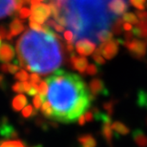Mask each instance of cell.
<instances>
[{"label": "cell", "mask_w": 147, "mask_h": 147, "mask_svg": "<svg viewBox=\"0 0 147 147\" xmlns=\"http://www.w3.org/2000/svg\"><path fill=\"white\" fill-rule=\"evenodd\" d=\"M0 39H1V36H0Z\"/></svg>", "instance_id": "obj_59"}, {"label": "cell", "mask_w": 147, "mask_h": 147, "mask_svg": "<svg viewBox=\"0 0 147 147\" xmlns=\"http://www.w3.org/2000/svg\"><path fill=\"white\" fill-rule=\"evenodd\" d=\"M132 33H133L135 36L147 39V21L146 20H140L136 25V27L132 30Z\"/></svg>", "instance_id": "obj_18"}, {"label": "cell", "mask_w": 147, "mask_h": 147, "mask_svg": "<svg viewBox=\"0 0 147 147\" xmlns=\"http://www.w3.org/2000/svg\"><path fill=\"white\" fill-rule=\"evenodd\" d=\"M106 0H68L69 9L76 11L85 23L89 37L96 44L98 30H104L111 26V22L117 18L106 8Z\"/></svg>", "instance_id": "obj_3"}, {"label": "cell", "mask_w": 147, "mask_h": 147, "mask_svg": "<svg viewBox=\"0 0 147 147\" xmlns=\"http://www.w3.org/2000/svg\"><path fill=\"white\" fill-rule=\"evenodd\" d=\"M122 19H123V21L130 23V24H134V25H137L138 23L140 22L139 20H138V17L135 16V13H125L122 16Z\"/></svg>", "instance_id": "obj_26"}, {"label": "cell", "mask_w": 147, "mask_h": 147, "mask_svg": "<svg viewBox=\"0 0 147 147\" xmlns=\"http://www.w3.org/2000/svg\"><path fill=\"white\" fill-rule=\"evenodd\" d=\"M112 39H113V33H111L110 31L106 30V29L98 31V34H96V43H105Z\"/></svg>", "instance_id": "obj_22"}, {"label": "cell", "mask_w": 147, "mask_h": 147, "mask_svg": "<svg viewBox=\"0 0 147 147\" xmlns=\"http://www.w3.org/2000/svg\"><path fill=\"white\" fill-rule=\"evenodd\" d=\"M146 8H147V4H146Z\"/></svg>", "instance_id": "obj_60"}, {"label": "cell", "mask_w": 147, "mask_h": 147, "mask_svg": "<svg viewBox=\"0 0 147 147\" xmlns=\"http://www.w3.org/2000/svg\"><path fill=\"white\" fill-rule=\"evenodd\" d=\"M29 27H30L32 30L36 31V32H42V29H43V26H41L40 24H38V23H36V22H31L29 21Z\"/></svg>", "instance_id": "obj_43"}, {"label": "cell", "mask_w": 147, "mask_h": 147, "mask_svg": "<svg viewBox=\"0 0 147 147\" xmlns=\"http://www.w3.org/2000/svg\"><path fill=\"white\" fill-rule=\"evenodd\" d=\"M68 64L72 69L76 70L81 76H84L86 74V70L88 67V60L84 57H78L76 53L69 54Z\"/></svg>", "instance_id": "obj_6"}, {"label": "cell", "mask_w": 147, "mask_h": 147, "mask_svg": "<svg viewBox=\"0 0 147 147\" xmlns=\"http://www.w3.org/2000/svg\"><path fill=\"white\" fill-rule=\"evenodd\" d=\"M9 27H10V32H11V34H13V36H18L19 34H21L26 29L25 26L23 25V21H21V20L19 18H17V17H14V19L11 22Z\"/></svg>", "instance_id": "obj_19"}, {"label": "cell", "mask_w": 147, "mask_h": 147, "mask_svg": "<svg viewBox=\"0 0 147 147\" xmlns=\"http://www.w3.org/2000/svg\"><path fill=\"white\" fill-rule=\"evenodd\" d=\"M31 16L29 20L31 22H36L38 24H43L51 16V9L48 4H42L39 3L36 6L31 7Z\"/></svg>", "instance_id": "obj_5"}, {"label": "cell", "mask_w": 147, "mask_h": 147, "mask_svg": "<svg viewBox=\"0 0 147 147\" xmlns=\"http://www.w3.org/2000/svg\"><path fill=\"white\" fill-rule=\"evenodd\" d=\"M78 142L80 147H96V140L91 134H83L78 138Z\"/></svg>", "instance_id": "obj_17"}, {"label": "cell", "mask_w": 147, "mask_h": 147, "mask_svg": "<svg viewBox=\"0 0 147 147\" xmlns=\"http://www.w3.org/2000/svg\"><path fill=\"white\" fill-rule=\"evenodd\" d=\"M137 17L140 20H145L147 18V11H137Z\"/></svg>", "instance_id": "obj_47"}, {"label": "cell", "mask_w": 147, "mask_h": 147, "mask_svg": "<svg viewBox=\"0 0 147 147\" xmlns=\"http://www.w3.org/2000/svg\"><path fill=\"white\" fill-rule=\"evenodd\" d=\"M49 91V86L48 83L46 82V80H41V82L38 85V92H39V95L42 96V98H46V95Z\"/></svg>", "instance_id": "obj_27"}, {"label": "cell", "mask_w": 147, "mask_h": 147, "mask_svg": "<svg viewBox=\"0 0 147 147\" xmlns=\"http://www.w3.org/2000/svg\"><path fill=\"white\" fill-rule=\"evenodd\" d=\"M33 112H34V108L31 104H28L24 109L22 110L21 116L24 117V119H29V117H33Z\"/></svg>", "instance_id": "obj_33"}, {"label": "cell", "mask_w": 147, "mask_h": 147, "mask_svg": "<svg viewBox=\"0 0 147 147\" xmlns=\"http://www.w3.org/2000/svg\"><path fill=\"white\" fill-rule=\"evenodd\" d=\"M64 38L67 41V43L74 44V34L72 31H65L64 32Z\"/></svg>", "instance_id": "obj_41"}, {"label": "cell", "mask_w": 147, "mask_h": 147, "mask_svg": "<svg viewBox=\"0 0 147 147\" xmlns=\"http://www.w3.org/2000/svg\"><path fill=\"white\" fill-rule=\"evenodd\" d=\"M0 136L7 139H16L18 137V132L9 123L8 117H3L0 120Z\"/></svg>", "instance_id": "obj_11"}, {"label": "cell", "mask_w": 147, "mask_h": 147, "mask_svg": "<svg viewBox=\"0 0 147 147\" xmlns=\"http://www.w3.org/2000/svg\"><path fill=\"white\" fill-rule=\"evenodd\" d=\"M34 121H36V124L38 127H40L43 131L49 130V122H47L46 120H44L43 119H37Z\"/></svg>", "instance_id": "obj_35"}, {"label": "cell", "mask_w": 147, "mask_h": 147, "mask_svg": "<svg viewBox=\"0 0 147 147\" xmlns=\"http://www.w3.org/2000/svg\"><path fill=\"white\" fill-rule=\"evenodd\" d=\"M39 4V1L38 0H32L31 1V7H33V6H36Z\"/></svg>", "instance_id": "obj_55"}, {"label": "cell", "mask_w": 147, "mask_h": 147, "mask_svg": "<svg viewBox=\"0 0 147 147\" xmlns=\"http://www.w3.org/2000/svg\"><path fill=\"white\" fill-rule=\"evenodd\" d=\"M85 117L83 116V115H81L80 117H78V125H80V126H83L85 124Z\"/></svg>", "instance_id": "obj_53"}, {"label": "cell", "mask_w": 147, "mask_h": 147, "mask_svg": "<svg viewBox=\"0 0 147 147\" xmlns=\"http://www.w3.org/2000/svg\"><path fill=\"white\" fill-rule=\"evenodd\" d=\"M0 88L2 90H5L7 88V82H6L4 75H2V74H0Z\"/></svg>", "instance_id": "obj_48"}, {"label": "cell", "mask_w": 147, "mask_h": 147, "mask_svg": "<svg viewBox=\"0 0 147 147\" xmlns=\"http://www.w3.org/2000/svg\"><path fill=\"white\" fill-rule=\"evenodd\" d=\"M29 147H43L42 144H37V145H34V146H29Z\"/></svg>", "instance_id": "obj_57"}, {"label": "cell", "mask_w": 147, "mask_h": 147, "mask_svg": "<svg viewBox=\"0 0 147 147\" xmlns=\"http://www.w3.org/2000/svg\"><path fill=\"white\" fill-rule=\"evenodd\" d=\"M0 71L3 72V73H9L8 63H3L2 65H0Z\"/></svg>", "instance_id": "obj_51"}, {"label": "cell", "mask_w": 147, "mask_h": 147, "mask_svg": "<svg viewBox=\"0 0 147 147\" xmlns=\"http://www.w3.org/2000/svg\"><path fill=\"white\" fill-rule=\"evenodd\" d=\"M112 122H103L101 126V131L100 134L103 137V139L106 140L108 145L112 147V140H113V129H112Z\"/></svg>", "instance_id": "obj_15"}, {"label": "cell", "mask_w": 147, "mask_h": 147, "mask_svg": "<svg viewBox=\"0 0 147 147\" xmlns=\"http://www.w3.org/2000/svg\"><path fill=\"white\" fill-rule=\"evenodd\" d=\"M66 50L69 54H72L75 51V44L73 43H67V46H66Z\"/></svg>", "instance_id": "obj_49"}, {"label": "cell", "mask_w": 147, "mask_h": 147, "mask_svg": "<svg viewBox=\"0 0 147 147\" xmlns=\"http://www.w3.org/2000/svg\"><path fill=\"white\" fill-rule=\"evenodd\" d=\"M123 19L122 18H117L114 21L113 25H112V31L113 34L116 36H120L122 34V28H123Z\"/></svg>", "instance_id": "obj_25"}, {"label": "cell", "mask_w": 147, "mask_h": 147, "mask_svg": "<svg viewBox=\"0 0 147 147\" xmlns=\"http://www.w3.org/2000/svg\"><path fill=\"white\" fill-rule=\"evenodd\" d=\"M11 89H13V92H16V93H23V92H25V91H24V87H23V84L21 83V82H16V83L13 85Z\"/></svg>", "instance_id": "obj_39"}, {"label": "cell", "mask_w": 147, "mask_h": 147, "mask_svg": "<svg viewBox=\"0 0 147 147\" xmlns=\"http://www.w3.org/2000/svg\"><path fill=\"white\" fill-rule=\"evenodd\" d=\"M122 45L128 49L130 55L136 59H142L146 54V47H147V39L140 40L134 38L131 41L123 40Z\"/></svg>", "instance_id": "obj_4"}, {"label": "cell", "mask_w": 147, "mask_h": 147, "mask_svg": "<svg viewBox=\"0 0 147 147\" xmlns=\"http://www.w3.org/2000/svg\"><path fill=\"white\" fill-rule=\"evenodd\" d=\"M23 4H24L23 0H13V11H14L16 16L18 14V11L22 9Z\"/></svg>", "instance_id": "obj_37"}, {"label": "cell", "mask_w": 147, "mask_h": 147, "mask_svg": "<svg viewBox=\"0 0 147 147\" xmlns=\"http://www.w3.org/2000/svg\"><path fill=\"white\" fill-rule=\"evenodd\" d=\"M119 44L117 39H112L106 43H101L99 45V49L101 50V55L104 58L110 60L116 57L119 52Z\"/></svg>", "instance_id": "obj_7"}, {"label": "cell", "mask_w": 147, "mask_h": 147, "mask_svg": "<svg viewBox=\"0 0 147 147\" xmlns=\"http://www.w3.org/2000/svg\"><path fill=\"white\" fill-rule=\"evenodd\" d=\"M112 129L116 132V135L115 137H119V135H121V136H125L130 133V129H129L127 126H126L124 123L120 122V121H114L112 122Z\"/></svg>", "instance_id": "obj_20"}, {"label": "cell", "mask_w": 147, "mask_h": 147, "mask_svg": "<svg viewBox=\"0 0 147 147\" xmlns=\"http://www.w3.org/2000/svg\"><path fill=\"white\" fill-rule=\"evenodd\" d=\"M76 50L81 57L83 55H91L96 49V43L88 38H81L75 43Z\"/></svg>", "instance_id": "obj_9"}, {"label": "cell", "mask_w": 147, "mask_h": 147, "mask_svg": "<svg viewBox=\"0 0 147 147\" xmlns=\"http://www.w3.org/2000/svg\"><path fill=\"white\" fill-rule=\"evenodd\" d=\"M89 89H90V93L95 96H106L109 95V91H108L106 86H105L103 80L100 78H93L90 81Z\"/></svg>", "instance_id": "obj_10"}, {"label": "cell", "mask_w": 147, "mask_h": 147, "mask_svg": "<svg viewBox=\"0 0 147 147\" xmlns=\"http://www.w3.org/2000/svg\"><path fill=\"white\" fill-rule=\"evenodd\" d=\"M138 106L147 109V92L144 90H140L138 93V99H137Z\"/></svg>", "instance_id": "obj_24"}, {"label": "cell", "mask_w": 147, "mask_h": 147, "mask_svg": "<svg viewBox=\"0 0 147 147\" xmlns=\"http://www.w3.org/2000/svg\"><path fill=\"white\" fill-rule=\"evenodd\" d=\"M0 36L7 40L13 39V34H11L10 30H8L5 25H0Z\"/></svg>", "instance_id": "obj_28"}, {"label": "cell", "mask_w": 147, "mask_h": 147, "mask_svg": "<svg viewBox=\"0 0 147 147\" xmlns=\"http://www.w3.org/2000/svg\"><path fill=\"white\" fill-rule=\"evenodd\" d=\"M23 1H24V4H31V1L32 0H23Z\"/></svg>", "instance_id": "obj_56"}, {"label": "cell", "mask_w": 147, "mask_h": 147, "mask_svg": "<svg viewBox=\"0 0 147 147\" xmlns=\"http://www.w3.org/2000/svg\"><path fill=\"white\" fill-rule=\"evenodd\" d=\"M38 1H39V2H40V1H45V0H38Z\"/></svg>", "instance_id": "obj_58"}, {"label": "cell", "mask_w": 147, "mask_h": 147, "mask_svg": "<svg viewBox=\"0 0 147 147\" xmlns=\"http://www.w3.org/2000/svg\"><path fill=\"white\" fill-rule=\"evenodd\" d=\"M46 99H47V98H42V96H41L40 95H36V96L34 98V99H33L34 108H36V110H38L39 108H41V106L43 105V103L46 101Z\"/></svg>", "instance_id": "obj_31"}, {"label": "cell", "mask_w": 147, "mask_h": 147, "mask_svg": "<svg viewBox=\"0 0 147 147\" xmlns=\"http://www.w3.org/2000/svg\"><path fill=\"white\" fill-rule=\"evenodd\" d=\"M14 78L17 79V80L25 82L29 78V75H28V73L25 71V70L21 69V70H19V71L16 74V75H14Z\"/></svg>", "instance_id": "obj_32"}, {"label": "cell", "mask_w": 147, "mask_h": 147, "mask_svg": "<svg viewBox=\"0 0 147 147\" xmlns=\"http://www.w3.org/2000/svg\"><path fill=\"white\" fill-rule=\"evenodd\" d=\"M93 59L98 65H103V64H105V62H106V60H105L101 55H98L93 54Z\"/></svg>", "instance_id": "obj_42"}, {"label": "cell", "mask_w": 147, "mask_h": 147, "mask_svg": "<svg viewBox=\"0 0 147 147\" xmlns=\"http://www.w3.org/2000/svg\"><path fill=\"white\" fill-rule=\"evenodd\" d=\"M115 104H116V101H114V100H110V101L104 102L103 103V108L106 110V114L108 115V116H110V117L113 116Z\"/></svg>", "instance_id": "obj_29"}, {"label": "cell", "mask_w": 147, "mask_h": 147, "mask_svg": "<svg viewBox=\"0 0 147 147\" xmlns=\"http://www.w3.org/2000/svg\"><path fill=\"white\" fill-rule=\"evenodd\" d=\"M0 147H27V145L18 140H0Z\"/></svg>", "instance_id": "obj_23"}, {"label": "cell", "mask_w": 147, "mask_h": 147, "mask_svg": "<svg viewBox=\"0 0 147 147\" xmlns=\"http://www.w3.org/2000/svg\"><path fill=\"white\" fill-rule=\"evenodd\" d=\"M127 1H128V0H127Z\"/></svg>", "instance_id": "obj_61"}, {"label": "cell", "mask_w": 147, "mask_h": 147, "mask_svg": "<svg viewBox=\"0 0 147 147\" xmlns=\"http://www.w3.org/2000/svg\"><path fill=\"white\" fill-rule=\"evenodd\" d=\"M84 117H85V120H86V121H88V122H91L93 119H95V117H94V114H93L92 111L85 112Z\"/></svg>", "instance_id": "obj_46"}, {"label": "cell", "mask_w": 147, "mask_h": 147, "mask_svg": "<svg viewBox=\"0 0 147 147\" xmlns=\"http://www.w3.org/2000/svg\"><path fill=\"white\" fill-rule=\"evenodd\" d=\"M98 72H99V67L98 65H96V64H90V65L87 67L86 75L96 76V75H98Z\"/></svg>", "instance_id": "obj_34"}, {"label": "cell", "mask_w": 147, "mask_h": 147, "mask_svg": "<svg viewBox=\"0 0 147 147\" xmlns=\"http://www.w3.org/2000/svg\"><path fill=\"white\" fill-rule=\"evenodd\" d=\"M48 83V100L54 109V120L66 123L67 117L82 96L90 93L78 75L57 70L46 78Z\"/></svg>", "instance_id": "obj_2"}, {"label": "cell", "mask_w": 147, "mask_h": 147, "mask_svg": "<svg viewBox=\"0 0 147 147\" xmlns=\"http://www.w3.org/2000/svg\"><path fill=\"white\" fill-rule=\"evenodd\" d=\"M23 87H24V91L26 93H28L29 91L31 90V87H32V84H30L29 82L27 81H25V82H23Z\"/></svg>", "instance_id": "obj_52"}, {"label": "cell", "mask_w": 147, "mask_h": 147, "mask_svg": "<svg viewBox=\"0 0 147 147\" xmlns=\"http://www.w3.org/2000/svg\"><path fill=\"white\" fill-rule=\"evenodd\" d=\"M134 142L139 147H147V136L142 129H135L132 133Z\"/></svg>", "instance_id": "obj_16"}, {"label": "cell", "mask_w": 147, "mask_h": 147, "mask_svg": "<svg viewBox=\"0 0 147 147\" xmlns=\"http://www.w3.org/2000/svg\"><path fill=\"white\" fill-rule=\"evenodd\" d=\"M133 36H134V34L132 32H126V33L124 34L125 40H127V41H131L132 39H134Z\"/></svg>", "instance_id": "obj_50"}, {"label": "cell", "mask_w": 147, "mask_h": 147, "mask_svg": "<svg viewBox=\"0 0 147 147\" xmlns=\"http://www.w3.org/2000/svg\"><path fill=\"white\" fill-rule=\"evenodd\" d=\"M32 84V83H31ZM38 92V85L37 84H32L31 90L27 93L30 96H36Z\"/></svg>", "instance_id": "obj_45"}, {"label": "cell", "mask_w": 147, "mask_h": 147, "mask_svg": "<svg viewBox=\"0 0 147 147\" xmlns=\"http://www.w3.org/2000/svg\"><path fill=\"white\" fill-rule=\"evenodd\" d=\"M27 104H28V99L26 98V96L22 95V94H19L16 96H14L13 101H11V107H13V110L16 112H19L23 110Z\"/></svg>", "instance_id": "obj_14"}, {"label": "cell", "mask_w": 147, "mask_h": 147, "mask_svg": "<svg viewBox=\"0 0 147 147\" xmlns=\"http://www.w3.org/2000/svg\"><path fill=\"white\" fill-rule=\"evenodd\" d=\"M123 29H124L126 32H130L131 30H133V27H132V24L126 22V23L123 24Z\"/></svg>", "instance_id": "obj_54"}, {"label": "cell", "mask_w": 147, "mask_h": 147, "mask_svg": "<svg viewBox=\"0 0 147 147\" xmlns=\"http://www.w3.org/2000/svg\"><path fill=\"white\" fill-rule=\"evenodd\" d=\"M107 9L114 16H123L128 9L127 0H108Z\"/></svg>", "instance_id": "obj_8"}, {"label": "cell", "mask_w": 147, "mask_h": 147, "mask_svg": "<svg viewBox=\"0 0 147 147\" xmlns=\"http://www.w3.org/2000/svg\"><path fill=\"white\" fill-rule=\"evenodd\" d=\"M41 114L43 115L44 117L48 119H54L55 117V113H54V109H53L51 103H50L49 100H46L43 103V105L41 106Z\"/></svg>", "instance_id": "obj_21"}, {"label": "cell", "mask_w": 147, "mask_h": 147, "mask_svg": "<svg viewBox=\"0 0 147 147\" xmlns=\"http://www.w3.org/2000/svg\"><path fill=\"white\" fill-rule=\"evenodd\" d=\"M16 57V50L10 43L4 42L0 46V61L4 63H9L13 60Z\"/></svg>", "instance_id": "obj_12"}, {"label": "cell", "mask_w": 147, "mask_h": 147, "mask_svg": "<svg viewBox=\"0 0 147 147\" xmlns=\"http://www.w3.org/2000/svg\"><path fill=\"white\" fill-rule=\"evenodd\" d=\"M13 0H0V19L6 16H13Z\"/></svg>", "instance_id": "obj_13"}, {"label": "cell", "mask_w": 147, "mask_h": 147, "mask_svg": "<svg viewBox=\"0 0 147 147\" xmlns=\"http://www.w3.org/2000/svg\"><path fill=\"white\" fill-rule=\"evenodd\" d=\"M130 4L134 6L135 8H137L140 11H144L145 9V2L146 0H129Z\"/></svg>", "instance_id": "obj_30"}, {"label": "cell", "mask_w": 147, "mask_h": 147, "mask_svg": "<svg viewBox=\"0 0 147 147\" xmlns=\"http://www.w3.org/2000/svg\"><path fill=\"white\" fill-rule=\"evenodd\" d=\"M30 81H31L32 84H37V83H40V82H41V78H40V76L37 75V74L33 73L30 76Z\"/></svg>", "instance_id": "obj_44"}, {"label": "cell", "mask_w": 147, "mask_h": 147, "mask_svg": "<svg viewBox=\"0 0 147 147\" xmlns=\"http://www.w3.org/2000/svg\"><path fill=\"white\" fill-rule=\"evenodd\" d=\"M58 24L61 25L62 27H68V22H67V18L65 16H63L62 13H60V16L57 17V19H55Z\"/></svg>", "instance_id": "obj_38"}, {"label": "cell", "mask_w": 147, "mask_h": 147, "mask_svg": "<svg viewBox=\"0 0 147 147\" xmlns=\"http://www.w3.org/2000/svg\"><path fill=\"white\" fill-rule=\"evenodd\" d=\"M61 40V36L55 33L26 31L16 42L19 66L43 76L58 70L64 60Z\"/></svg>", "instance_id": "obj_1"}, {"label": "cell", "mask_w": 147, "mask_h": 147, "mask_svg": "<svg viewBox=\"0 0 147 147\" xmlns=\"http://www.w3.org/2000/svg\"><path fill=\"white\" fill-rule=\"evenodd\" d=\"M8 67H9V73L11 74V75H16L20 70V66L16 65V64H11V63H8Z\"/></svg>", "instance_id": "obj_40"}, {"label": "cell", "mask_w": 147, "mask_h": 147, "mask_svg": "<svg viewBox=\"0 0 147 147\" xmlns=\"http://www.w3.org/2000/svg\"><path fill=\"white\" fill-rule=\"evenodd\" d=\"M31 13H31L30 9L22 8L21 10L18 11V16H19V18H21V19H26V18H28V17H30Z\"/></svg>", "instance_id": "obj_36"}]
</instances>
